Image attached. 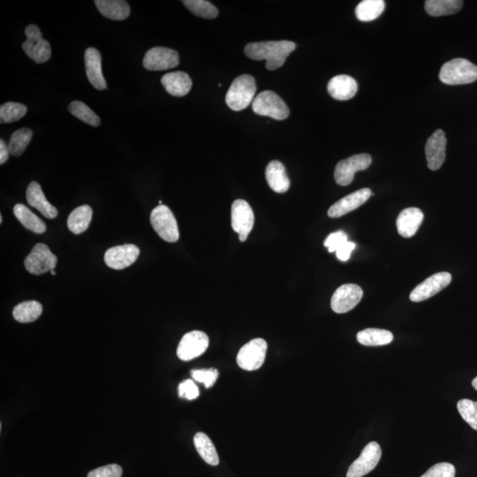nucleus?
I'll use <instances>...</instances> for the list:
<instances>
[{"label": "nucleus", "mask_w": 477, "mask_h": 477, "mask_svg": "<svg viewBox=\"0 0 477 477\" xmlns=\"http://www.w3.org/2000/svg\"><path fill=\"white\" fill-rule=\"evenodd\" d=\"M295 48L294 42L283 40L248 43L246 45L244 52L249 59L266 60L267 70L273 71L283 66L285 60Z\"/></svg>", "instance_id": "f257e3e1"}, {"label": "nucleus", "mask_w": 477, "mask_h": 477, "mask_svg": "<svg viewBox=\"0 0 477 477\" xmlns=\"http://www.w3.org/2000/svg\"><path fill=\"white\" fill-rule=\"evenodd\" d=\"M256 92L255 78L249 75H240L234 80L227 92V106L233 111L244 110L254 101Z\"/></svg>", "instance_id": "f03ea898"}, {"label": "nucleus", "mask_w": 477, "mask_h": 477, "mask_svg": "<svg viewBox=\"0 0 477 477\" xmlns=\"http://www.w3.org/2000/svg\"><path fill=\"white\" fill-rule=\"evenodd\" d=\"M439 79L448 85L468 84L477 80V66L468 60H451L441 67Z\"/></svg>", "instance_id": "7ed1b4c3"}, {"label": "nucleus", "mask_w": 477, "mask_h": 477, "mask_svg": "<svg viewBox=\"0 0 477 477\" xmlns=\"http://www.w3.org/2000/svg\"><path fill=\"white\" fill-rule=\"evenodd\" d=\"M252 109L260 116L270 117L277 121H283L289 116V109L276 93L265 90L256 96L252 103Z\"/></svg>", "instance_id": "20e7f679"}, {"label": "nucleus", "mask_w": 477, "mask_h": 477, "mask_svg": "<svg viewBox=\"0 0 477 477\" xmlns=\"http://www.w3.org/2000/svg\"><path fill=\"white\" fill-rule=\"evenodd\" d=\"M150 223L158 236L168 242L179 240L178 223L171 209L165 205H158L150 214Z\"/></svg>", "instance_id": "39448f33"}, {"label": "nucleus", "mask_w": 477, "mask_h": 477, "mask_svg": "<svg viewBox=\"0 0 477 477\" xmlns=\"http://www.w3.org/2000/svg\"><path fill=\"white\" fill-rule=\"evenodd\" d=\"M27 40L23 43V49L27 56L35 62H47L52 56V48L48 41L43 38L39 28L34 24L28 25L25 30Z\"/></svg>", "instance_id": "423d86ee"}, {"label": "nucleus", "mask_w": 477, "mask_h": 477, "mask_svg": "<svg viewBox=\"0 0 477 477\" xmlns=\"http://www.w3.org/2000/svg\"><path fill=\"white\" fill-rule=\"evenodd\" d=\"M267 342L263 339H254L240 349L237 356V363L242 370L252 371L258 370L265 363Z\"/></svg>", "instance_id": "0eeeda50"}, {"label": "nucleus", "mask_w": 477, "mask_h": 477, "mask_svg": "<svg viewBox=\"0 0 477 477\" xmlns=\"http://www.w3.org/2000/svg\"><path fill=\"white\" fill-rule=\"evenodd\" d=\"M57 258L48 246L38 243L32 249L31 254L25 259V268L34 275H42L56 268Z\"/></svg>", "instance_id": "6e6552de"}, {"label": "nucleus", "mask_w": 477, "mask_h": 477, "mask_svg": "<svg viewBox=\"0 0 477 477\" xmlns=\"http://www.w3.org/2000/svg\"><path fill=\"white\" fill-rule=\"evenodd\" d=\"M372 158L368 154H358L339 161L336 165L334 178L339 186H349L352 183L356 172L370 168Z\"/></svg>", "instance_id": "1a4fd4ad"}, {"label": "nucleus", "mask_w": 477, "mask_h": 477, "mask_svg": "<svg viewBox=\"0 0 477 477\" xmlns=\"http://www.w3.org/2000/svg\"><path fill=\"white\" fill-rule=\"evenodd\" d=\"M255 216L248 202L238 199L232 205V227L238 234L241 241H247L248 234L254 227Z\"/></svg>", "instance_id": "9d476101"}, {"label": "nucleus", "mask_w": 477, "mask_h": 477, "mask_svg": "<svg viewBox=\"0 0 477 477\" xmlns=\"http://www.w3.org/2000/svg\"><path fill=\"white\" fill-rule=\"evenodd\" d=\"M382 456L381 447L377 442H371L364 447L358 459L350 466L346 477H363L377 467Z\"/></svg>", "instance_id": "9b49d317"}, {"label": "nucleus", "mask_w": 477, "mask_h": 477, "mask_svg": "<svg viewBox=\"0 0 477 477\" xmlns=\"http://www.w3.org/2000/svg\"><path fill=\"white\" fill-rule=\"evenodd\" d=\"M207 334L201 331H192L184 335L177 349V356L182 361H191L197 358L207 350L209 346Z\"/></svg>", "instance_id": "f8f14e48"}, {"label": "nucleus", "mask_w": 477, "mask_h": 477, "mask_svg": "<svg viewBox=\"0 0 477 477\" xmlns=\"http://www.w3.org/2000/svg\"><path fill=\"white\" fill-rule=\"evenodd\" d=\"M180 63L179 53L165 47H153L144 56L143 67L149 71H164L176 67Z\"/></svg>", "instance_id": "ddd939ff"}, {"label": "nucleus", "mask_w": 477, "mask_h": 477, "mask_svg": "<svg viewBox=\"0 0 477 477\" xmlns=\"http://www.w3.org/2000/svg\"><path fill=\"white\" fill-rule=\"evenodd\" d=\"M363 291L356 284H346L334 292L331 300V309L335 313L343 314L350 312L361 302Z\"/></svg>", "instance_id": "4468645a"}, {"label": "nucleus", "mask_w": 477, "mask_h": 477, "mask_svg": "<svg viewBox=\"0 0 477 477\" xmlns=\"http://www.w3.org/2000/svg\"><path fill=\"white\" fill-rule=\"evenodd\" d=\"M451 281V275L449 273H436L422 282L411 292L410 300L414 302H424L442 291Z\"/></svg>", "instance_id": "2eb2a0df"}, {"label": "nucleus", "mask_w": 477, "mask_h": 477, "mask_svg": "<svg viewBox=\"0 0 477 477\" xmlns=\"http://www.w3.org/2000/svg\"><path fill=\"white\" fill-rule=\"evenodd\" d=\"M140 249L136 245L116 246L108 249L104 255L106 265L114 270H123L131 266L138 258Z\"/></svg>", "instance_id": "dca6fc26"}, {"label": "nucleus", "mask_w": 477, "mask_h": 477, "mask_svg": "<svg viewBox=\"0 0 477 477\" xmlns=\"http://www.w3.org/2000/svg\"><path fill=\"white\" fill-rule=\"evenodd\" d=\"M446 138L443 130L437 129L429 137L425 146L426 159L428 168L432 171H437L446 160Z\"/></svg>", "instance_id": "f3484780"}, {"label": "nucleus", "mask_w": 477, "mask_h": 477, "mask_svg": "<svg viewBox=\"0 0 477 477\" xmlns=\"http://www.w3.org/2000/svg\"><path fill=\"white\" fill-rule=\"evenodd\" d=\"M371 190L367 189V187L357 190L331 205L330 209H328V216L330 218H341V216L355 211L361 205L365 204L371 197Z\"/></svg>", "instance_id": "a211bd4d"}, {"label": "nucleus", "mask_w": 477, "mask_h": 477, "mask_svg": "<svg viewBox=\"0 0 477 477\" xmlns=\"http://www.w3.org/2000/svg\"><path fill=\"white\" fill-rule=\"evenodd\" d=\"M84 60L86 75L89 82L97 89H106L107 84L103 75L102 57H101L99 50L93 48V47L87 49Z\"/></svg>", "instance_id": "6ab92c4d"}, {"label": "nucleus", "mask_w": 477, "mask_h": 477, "mask_svg": "<svg viewBox=\"0 0 477 477\" xmlns=\"http://www.w3.org/2000/svg\"><path fill=\"white\" fill-rule=\"evenodd\" d=\"M424 213L420 209L412 207L403 209L398 216L396 221L398 233L404 238L413 237L424 221Z\"/></svg>", "instance_id": "aec40b11"}, {"label": "nucleus", "mask_w": 477, "mask_h": 477, "mask_svg": "<svg viewBox=\"0 0 477 477\" xmlns=\"http://www.w3.org/2000/svg\"><path fill=\"white\" fill-rule=\"evenodd\" d=\"M328 92L334 99L346 101L353 99L358 90L355 79L349 75H337L328 83Z\"/></svg>", "instance_id": "412c9836"}, {"label": "nucleus", "mask_w": 477, "mask_h": 477, "mask_svg": "<svg viewBox=\"0 0 477 477\" xmlns=\"http://www.w3.org/2000/svg\"><path fill=\"white\" fill-rule=\"evenodd\" d=\"M28 204L41 213L43 216L49 219H55L57 216V209L50 204L43 194L41 186L38 182H32L28 185L26 192Z\"/></svg>", "instance_id": "4be33fe9"}, {"label": "nucleus", "mask_w": 477, "mask_h": 477, "mask_svg": "<svg viewBox=\"0 0 477 477\" xmlns=\"http://www.w3.org/2000/svg\"><path fill=\"white\" fill-rule=\"evenodd\" d=\"M162 85L166 92L173 97H184L189 94L192 88V80L184 72H173L161 78Z\"/></svg>", "instance_id": "5701e85b"}, {"label": "nucleus", "mask_w": 477, "mask_h": 477, "mask_svg": "<svg viewBox=\"0 0 477 477\" xmlns=\"http://www.w3.org/2000/svg\"><path fill=\"white\" fill-rule=\"evenodd\" d=\"M267 182L274 192L283 194L287 192L290 187L285 165L280 161L273 160L267 165L265 171Z\"/></svg>", "instance_id": "b1692460"}, {"label": "nucleus", "mask_w": 477, "mask_h": 477, "mask_svg": "<svg viewBox=\"0 0 477 477\" xmlns=\"http://www.w3.org/2000/svg\"><path fill=\"white\" fill-rule=\"evenodd\" d=\"M95 4L100 13L107 19L123 21L129 16L128 3L123 0H97Z\"/></svg>", "instance_id": "393cba45"}, {"label": "nucleus", "mask_w": 477, "mask_h": 477, "mask_svg": "<svg viewBox=\"0 0 477 477\" xmlns=\"http://www.w3.org/2000/svg\"><path fill=\"white\" fill-rule=\"evenodd\" d=\"M13 214L25 229L35 234H43L46 231L45 223L24 204L14 206Z\"/></svg>", "instance_id": "a878e982"}, {"label": "nucleus", "mask_w": 477, "mask_h": 477, "mask_svg": "<svg viewBox=\"0 0 477 477\" xmlns=\"http://www.w3.org/2000/svg\"><path fill=\"white\" fill-rule=\"evenodd\" d=\"M92 209L89 205H82L75 209L68 216V229L75 234L84 233L92 222Z\"/></svg>", "instance_id": "bb28decb"}, {"label": "nucleus", "mask_w": 477, "mask_h": 477, "mask_svg": "<svg viewBox=\"0 0 477 477\" xmlns=\"http://www.w3.org/2000/svg\"><path fill=\"white\" fill-rule=\"evenodd\" d=\"M393 341L391 331L383 329L368 328L358 332L357 341L368 346L388 345Z\"/></svg>", "instance_id": "cd10ccee"}, {"label": "nucleus", "mask_w": 477, "mask_h": 477, "mask_svg": "<svg viewBox=\"0 0 477 477\" xmlns=\"http://www.w3.org/2000/svg\"><path fill=\"white\" fill-rule=\"evenodd\" d=\"M464 6L461 0H427L425 1V10L429 16L439 17L450 16L459 12Z\"/></svg>", "instance_id": "c85d7f7f"}, {"label": "nucleus", "mask_w": 477, "mask_h": 477, "mask_svg": "<svg viewBox=\"0 0 477 477\" xmlns=\"http://www.w3.org/2000/svg\"><path fill=\"white\" fill-rule=\"evenodd\" d=\"M194 444L199 455L206 464L212 466L219 465V454L216 453L214 444L207 435L202 432L197 433L194 437Z\"/></svg>", "instance_id": "c756f323"}, {"label": "nucleus", "mask_w": 477, "mask_h": 477, "mask_svg": "<svg viewBox=\"0 0 477 477\" xmlns=\"http://www.w3.org/2000/svg\"><path fill=\"white\" fill-rule=\"evenodd\" d=\"M43 312L41 303L35 301L23 302L14 307L13 316L19 323H32L38 320Z\"/></svg>", "instance_id": "7c9ffc66"}, {"label": "nucleus", "mask_w": 477, "mask_h": 477, "mask_svg": "<svg viewBox=\"0 0 477 477\" xmlns=\"http://www.w3.org/2000/svg\"><path fill=\"white\" fill-rule=\"evenodd\" d=\"M384 0H363L356 9L357 19L361 21H371L377 19L384 12Z\"/></svg>", "instance_id": "2f4dec72"}, {"label": "nucleus", "mask_w": 477, "mask_h": 477, "mask_svg": "<svg viewBox=\"0 0 477 477\" xmlns=\"http://www.w3.org/2000/svg\"><path fill=\"white\" fill-rule=\"evenodd\" d=\"M33 136L32 130L27 128H21L14 132L11 136L9 148L10 154L14 157H20L27 149Z\"/></svg>", "instance_id": "473e14b6"}, {"label": "nucleus", "mask_w": 477, "mask_h": 477, "mask_svg": "<svg viewBox=\"0 0 477 477\" xmlns=\"http://www.w3.org/2000/svg\"><path fill=\"white\" fill-rule=\"evenodd\" d=\"M184 5L191 13L204 19H214L219 16V11L211 2L205 0H184Z\"/></svg>", "instance_id": "72a5a7b5"}, {"label": "nucleus", "mask_w": 477, "mask_h": 477, "mask_svg": "<svg viewBox=\"0 0 477 477\" xmlns=\"http://www.w3.org/2000/svg\"><path fill=\"white\" fill-rule=\"evenodd\" d=\"M68 111L75 117L85 122L86 124L95 126V128L100 125L99 117L88 106L81 102V101H74V102H72L70 106H68Z\"/></svg>", "instance_id": "f704fd0d"}, {"label": "nucleus", "mask_w": 477, "mask_h": 477, "mask_svg": "<svg viewBox=\"0 0 477 477\" xmlns=\"http://www.w3.org/2000/svg\"><path fill=\"white\" fill-rule=\"evenodd\" d=\"M27 106L23 104L9 102L0 107V122L13 123L23 119L27 114Z\"/></svg>", "instance_id": "c9c22d12"}, {"label": "nucleus", "mask_w": 477, "mask_h": 477, "mask_svg": "<svg viewBox=\"0 0 477 477\" xmlns=\"http://www.w3.org/2000/svg\"><path fill=\"white\" fill-rule=\"evenodd\" d=\"M459 413L472 429L477 431V402L471 400H461L457 403Z\"/></svg>", "instance_id": "e433bc0d"}, {"label": "nucleus", "mask_w": 477, "mask_h": 477, "mask_svg": "<svg viewBox=\"0 0 477 477\" xmlns=\"http://www.w3.org/2000/svg\"><path fill=\"white\" fill-rule=\"evenodd\" d=\"M191 375L194 380L204 384L206 388H211L219 378V371L216 368L191 371Z\"/></svg>", "instance_id": "4c0bfd02"}, {"label": "nucleus", "mask_w": 477, "mask_h": 477, "mask_svg": "<svg viewBox=\"0 0 477 477\" xmlns=\"http://www.w3.org/2000/svg\"><path fill=\"white\" fill-rule=\"evenodd\" d=\"M455 468L447 462H441L428 469L421 477H454Z\"/></svg>", "instance_id": "58836bf2"}, {"label": "nucleus", "mask_w": 477, "mask_h": 477, "mask_svg": "<svg viewBox=\"0 0 477 477\" xmlns=\"http://www.w3.org/2000/svg\"><path fill=\"white\" fill-rule=\"evenodd\" d=\"M346 241H349L348 234L343 231H338L327 238L324 241V247H327L330 253L336 252Z\"/></svg>", "instance_id": "ea45409f"}, {"label": "nucleus", "mask_w": 477, "mask_h": 477, "mask_svg": "<svg viewBox=\"0 0 477 477\" xmlns=\"http://www.w3.org/2000/svg\"><path fill=\"white\" fill-rule=\"evenodd\" d=\"M122 472L121 466L110 464L94 469L89 473L88 477H121Z\"/></svg>", "instance_id": "a19ab883"}, {"label": "nucleus", "mask_w": 477, "mask_h": 477, "mask_svg": "<svg viewBox=\"0 0 477 477\" xmlns=\"http://www.w3.org/2000/svg\"><path fill=\"white\" fill-rule=\"evenodd\" d=\"M179 396L189 400H196L199 396V390L193 380H187L180 383L178 388Z\"/></svg>", "instance_id": "79ce46f5"}, {"label": "nucleus", "mask_w": 477, "mask_h": 477, "mask_svg": "<svg viewBox=\"0 0 477 477\" xmlns=\"http://www.w3.org/2000/svg\"><path fill=\"white\" fill-rule=\"evenodd\" d=\"M356 248V243L351 241H346L341 248L336 251V256L342 262L348 261L351 256V253Z\"/></svg>", "instance_id": "37998d69"}, {"label": "nucleus", "mask_w": 477, "mask_h": 477, "mask_svg": "<svg viewBox=\"0 0 477 477\" xmlns=\"http://www.w3.org/2000/svg\"><path fill=\"white\" fill-rule=\"evenodd\" d=\"M10 150L5 141L0 140V164L4 165L9 158Z\"/></svg>", "instance_id": "c03bdc74"}, {"label": "nucleus", "mask_w": 477, "mask_h": 477, "mask_svg": "<svg viewBox=\"0 0 477 477\" xmlns=\"http://www.w3.org/2000/svg\"><path fill=\"white\" fill-rule=\"evenodd\" d=\"M472 385H473V388H474L477 391V377L476 378L473 379Z\"/></svg>", "instance_id": "a18cd8bd"}, {"label": "nucleus", "mask_w": 477, "mask_h": 477, "mask_svg": "<svg viewBox=\"0 0 477 477\" xmlns=\"http://www.w3.org/2000/svg\"><path fill=\"white\" fill-rule=\"evenodd\" d=\"M50 274H52L53 276H55L56 275L55 270H50Z\"/></svg>", "instance_id": "49530a36"}, {"label": "nucleus", "mask_w": 477, "mask_h": 477, "mask_svg": "<svg viewBox=\"0 0 477 477\" xmlns=\"http://www.w3.org/2000/svg\"><path fill=\"white\" fill-rule=\"evenodd\" d=\"M2 222H3V218H2V216L0 215V223L2 224Z\"/></svg>", "instance_id": "de8ad7c7"}]
</instances>
